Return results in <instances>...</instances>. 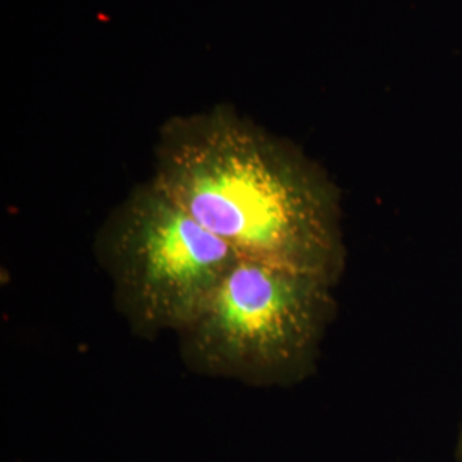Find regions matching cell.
<instances>
[{
    "label": "cell",
    "mask_w": 462,
    "mask_h": 462,
    "mask_svg": "<svg viewBox=\"0 0 462 462\" xmlns=\"http://www.w3.org/2000/svg\"><path fill=\"white\" fill-rule=\"evenodd\" d=\"M314 274L240 257L194 322L179 334L198 375L250 387H291L315 372L337 305Z\"/></svg>",
    "instance_id": "7a4b0ae2"
},
{
    "label": "cell",
    "mask_w": 462,
    "mask_h": 462,
    "mask_svg": "<svg viewBox=\"0 0 462 462\" xmlns=\"http://www.w3.org/2000/svg\"><path fill=\"white\" fill-rule=\"evenodd\" d=\"M457 461L462 462V427L461 433H459V444H457Z\"/></svg>",
    "instance_id": "277c9868"
},
{
    "label": "cell",
    "mask_w": 462,
    "mask_h": 462,
    "mask_svg": "<svg viewBox=\"0 0 462 462\" xmlns=\"http://www.w3.org/2000/svg\"><path fill=\"white\" fill-rule=\"evenodd\" d=\"M151 180L240 257L334 286L345 273L336 185L297 146L233 108L170 118Z\"/></svg>",
    "instance_id": "6da1fadb"
},
{
    "label": "cell",
    "mask_w": 462,
    "mask_h": 462,
    "mask_svg": "<svg viewBox=\"0 0 462 462\" xmlns=\"http://www.w3.org/2000/svg\"><path fill=\"white\" fill-rule=\"evenodd\" d=\"M95 252L114 286L116 310L134 334H180L240 255L149 180L99 228Z\"/></svg>",
    "instance_id": "3957f363"
}]
</instances>
